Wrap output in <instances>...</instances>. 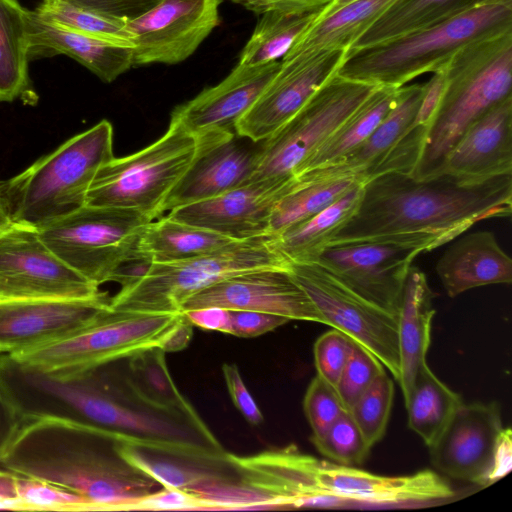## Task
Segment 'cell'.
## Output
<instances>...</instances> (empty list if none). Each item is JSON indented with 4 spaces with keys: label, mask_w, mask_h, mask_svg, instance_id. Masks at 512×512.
Here are the masks:
<instances>
[{
    "label": "cell",
    "mask_w": 512,
    "mask_h": 512,
    "mask_svg": "<svg viewBox=\"0 0 512 512\" xmlns=\"http://www.w3.org/2000/svg\"><path fill=\"white\" fill-rule=\"evenodd\" d=\"M424 84L399 88L397 99L370 136L340 162L303 173L299 182L355 177L365 183L377 176L392 173L391 151L410 130L418 109Z\"/></svg>",
    "instance_id": "cb8c5ba5"
},
{
    "label": "cell",
    "mask_w": 512,
    "mask_h": 512,
    "mask_svg": "<svg viewBox=\"0 0 512 512\" xmlns=\"http://www.w3.org/2000/svg\"><path fill=\"white\" fill-rule=\"evenodd\" d=\"M113 127L103 119L2 182L13 223L40 228L85 205L90 185L113 159Z\"/></svg>",
    "instance_id": "8992f818"
},
{
    "label": "cell",
    "mask_w": 512,
    "mask_h": 512,
    "mask_svg": "<svg viewBox=\"0 0 512 512\" xmlns=\"http://www.w3.org/2000/svg\"><path fill=\"white\" fill-rule=\"evenodd\" d=\"M289 271L323 319L399 376L397 315L362 297L315 262H291Z\"/></svg>",
    "instance_id": "9a60e30c"
},
{
    "label": "cell",
    "mask_w": 512,
    "mask_h": 512,
    "mask_svg": "<svg viewBox=\"0 0 512 512\" xmlns=\"http://www.w3.org/2000/svg\"><path fill=\"white\" fill-rule=\"evenodd\" d=\"M165 354L162 348L153 347L124 358L123 367L129 383L154 408L194 421H203L174 383Z\"/></svg>",
    "instance_id": "e575fe53"
},
{
    "label": "cell",
    "mask_w": 512,
    "mask_h": 512,
    "mask_svg": "<svg viewBox=\"0 0 512 512\" xmlns=\"http://www.w3.org/2000/svg\"><path fill=\"white\" fill-rule=\"evenodd\" d=\"M383 372L385 368L381 362L354 341L349 358L335 386V392L347 412Z\"/></svg>",
    "instance_id": "ee69618b"
},
{
    "label": "cell",
    "mask_w": 512,
    "mask_h": 512,
    "mask_svg": "<svg viewBox=\"0 0 512 512\" xmlns=\"http://www.w3.org/2000/svg\"><path fill=\"white\" fill-rule=\"evenodd\" d=\"M35 11L65 28L132 47L126 20L95 12L63 0H42Z\"/></svg>",
    "instance_id": "ab89813d"
},
{
    "label": "cell",
    "mask_w": 512,
    "mask_h": 512,
    "mask_svg": "<svg viewBox=\"0 0 512 512\" xmlns=\"http://www.w3.org/2000/svg\"><path fill=\"white\" fill-rule=\"evenodd\" d=\"M354 1L356 0H333L325 9L318 13L316 19L325 18L334 13L335 11H337L338 9L342 8L343 6Z\"/></svg>",
    "instance_id": "91938a15"
},
{
    "label": "cell",
    "mask_w": 512,
    "mask_h": 512,
    "mask_svg": "<svg viewBox=\"0 0 512 512\" xmlns=\"http://www.w3.org/2000/svg\"><path fill=\"white\" fill-rule=\"evenodd\" d=\"M290 262L271 235L233 241L210 254L173 263H152L137 274L122 276L120 290L110 297L113 309L145 313H179L195 293L226 278Z\"/></svg>",
    "instance_id": "52a82bcc"
},
{
    "label": "cell",
    "mask_w": 512,
    "mask_h": 512,
    "mask_svg": "<svg viewBox=\"0 0 512 512\" xmlns=\"http://www.w3.org/2000/svg\"><path fill=\"white\" fill-rule=\"evenodd\" d=\"M123 359L55 375L0 354V389L23 418L54 417L106 430L128 444L194 458L227 452L204 421L154 408L129 383Z\"/></svg>",
    "instance_id": "6da1fadb"
},
{
    "label": "cell",
    "mask_w": 512,
    "mask_h": 512,
    "mask_svg": "<svg viewBox=\"0 0 512 512\" xmlns=\"http://www.w3.org/2000/svg\"><path fill=\"white\" fill-rule=\"evenodd\" d=\"M399 88L377 86L353 114L312 154L300 173L336 164L357 149L393 107Z\"/></svg>",
    "instance_id": "836d02e7"
},
{
    "label": "cell",
    "mask_w": 512,
    "mask_h": 512,
    "mask_svg": "<svg viewBox=\"0 0 512 512\" xmlns=\"http://www.w3.org/2000/svg\"><path fill=\"white\" fill-rule=\"evenodd\" d=\"M295 182V187L283 196L273 208L269 235L279 234L285 229L311 218L349 190L363 183L355 177Z\"/></svg>",
    "instance_id": "f35d334b"
},
{
    "label": "cell",
    "mask_w": 512,
    "mask_h": 512,
    "mask_svg": "<svg viewBox=\"0 0 512 512\" xmlns=\"http://www.w3.org/2000/svg\"><path fill=\"white\" fill-rule=\"evenodd\" d=\"M131 510H205L200 501L187 493L162 487L132 505Z\"/></svg>",
    "instance_id": "681fc988"
},
{
    "label": "cell",
    "mask_w": 512,
    "mask_h": 512,
    "mask_svg": "<svg viewBox=\"0 0 512 512\" xmlns=\"http://www.w3.org/2000/svg\"><path fill=\"white\" fill-rule=\"evenodd\" d=\"M106 293L86 299L0 301V354L58 341L93 322L109 307Z\"/></svg>",
    "instance_id": "ffe728a7"
},
{
    "label": "cell",
    "mask_w": 512,
    "mask_h": 512,
    "mask_svg": "<svg viewBox=\"0 0 512 512\" xmlns=\"http://www.w3.org/2000/svg\"><path fill=\"white\" fill-rule=\"evenodd\" d=\"M231 318L230 335L240 338H254L289 322L285 317L248 310H229Z\"/></svg>",
    "instance_id": "7dc6e473"
},
{
    "label": "cell",
    "mask_w": 512,
    "mask_h": 512,
    "mask_svg": "<svg viewBox=\"0 0 512 512\" xmlns=\"http://www.w3.org/2000/svg\"><path fill=\"white\" fill-rule=\"evenodd\" d=\"M348 51L334 50L280 61L277 73L238 121L236 135L254 143L270 137L338 73Z\"/></svg>",
    "instance_id": "ac0fdd59"
},
{
    "label": "cell",
    "mask_w": 512,
    "mask_h": 512,
    "mask_svg": "<svg viewBox=\"0 0 512 512\" xmlns=\"http://www.w3.org/2000/svg\"><path fill=\"white\" fill-rule=\"evenodd\" d=\"M444 68L445 92L410 174L415 179L441 174L449 152L468 128L512 96V30L466 44Z\"/></svg>",
    "instance_id": "277c9868"
},
{
    "label": "cell",
    "mask_w": 512,
    "mask_h": 512,
    "mask_svg": "<svg viewBox=\"0 0 512 512\" xmlns=\"http://www.w3.org/2000/svg\"><path fill=\"white\" fill-rule=\"evenodd\" d=\"M446 88L444 66L433 72L432 77L424 83L422 97L416 111L413 125L428 128L435 117Z\"/></svg>",
    "instance_id": "f907efd6"
},
{
    "label": "cell",
    "mask_w": 512,
    "mask_h": 512,
    "mask_svg": "<svg viewBox=\"0 0 512 512\" xmlns=\"http://www.w3.org/2000/svg\"><path fill=\"white\" fill-rule=\"evenodd\" d=\"M222 373L234 406L251 425L262 424L263 414L244 384L237 365L223 364Z\"/></svg>",
    "instance_id": "c3c4849f"
},
{
    "label": "cell",
    "mask_w": 512,
    "mask_h": 512,
    "mask_svg": "<svg viewBox=\"0 0 512 512\" xmlns=\"http://www.w3.org/2000/svg\"><path fill=\"white\" fill-rule=\"evenodd\" d=\"M24 418L0 389V460L15 438Z\"/></svg>",
    "instance_id": "db71d44e"
},
{
    "label": "cell",
    "mask_w": 512,
    "mask_h": 512,
    "mask_svg": "<svg viewBox=\"0 0 512 512\" xmlns=\"http://www.w3.org/2000/svg\"><path fill=\"white\" fill-rule=\"evenodd\" d=\"M74 5L129 20L156 5L159 0H63Z\"/></svg>",
    "instance_id": "816d5d0a"
},
{
    "label": "cell",
    "mask_w": 512,
    "mask_h": 512,
    "mask_svg": "<svg viewBox=\"0 0 512 512\" xmlns=\"http://www.w3.org/2000/svg\"><path fill=\"white\" fill-rule=\"evenodd\" d=\"M280 68V61L259 66L237 64L218 84L179 105L171 118L194 134L229 133Z\"/></svg>",
    "instance_id": "7402d4cb"
},
{
    "label": "cell",
    "mask_w": 512,
    "mask_h": 512,
    "mask_svg": "<svg viewBox=\"0 0 512 512\" xmlns=\"http://www.w3.org/2000/svg\"><path fill=\"white\" fill-rule=\"evenodd\" d=\"M295 187L249 181L217 197L176 208L167 216L233 240L269 235L275 204Z\"/></svg>",
    "instance_id": "44dd1931"
},
{
    "label": "cell",
    "mask_w": 512,
    "mask_h": 512,
    "mask_svg": "<svg viewBox=\"0 0 512 512\" xmlns=\"http://www.w3.org/2000/svg\"><path fill=\"white\" fill-rule=\"evenodd\" d=\"M446 243L443 237L433 233L331 243L312 262L362 297L397 315L412 261L420 253Z\"/></svg>",
    "instance_id": "4fadbf2b"
},
{
    "label": "cell",
    "mask_w": 512,
    "mask_h": 512,
    "mask_svg": "<svg viewBox=\"0 0 512 512\" xmlns=\"http://www.w3.org/2000/svg\"><path fill=\"white\" fill-rule=\"evenodd\" d=\"M292 488L296 509L423 506L455 495L448 482L429 469L383 476L299 450L294 455Z\"/></svg>",
    "instance_id": "9c48e42d"
},
{
    "label": "cell",
    "mask_w": 512,
    "mask_h": 512,
    "mask_svg": "<svg viewBox=\"0 0 512 512\" xmlns=\"http://www.w3.org/2000/svg\"><path fill=\"white\" fill-rule=\"evenodd\" d=\"M29 14L18 0H0V102L37 99L28 73Z\"/></svg>",
    "instance_id": "1f68e13d"
},
{
    "label": "cell",
    "mask_w": 512,
    "mask_h": 512,
    "mask_svg": "<svg viewBox=\"0 0 512 512\" xmlns=\"http://www.w3.org/2000/svg\"><path fill=\"white\" fill-rule=\"evenodd\" d=\"M121 455L151 476L164 488L189 494L202 503L205 510H214L225 487L239 479L229 458H194L148 449L121 441Z\"/></svg>",
    "instance_id": "603a6c76"
},
{
    "label": "cell",
    "mask_w": 512,
    "mask_h": 512,
    "mask_svg": "<svg viewBox=\"0 0 512 512\" xmlns=\"http://www.w3.org/2000/svg\"><path fill=\"white\" fill-rule=\"evenodd\" d=\"M12 223L13 222L2 189V182H0V233L8 228Z\"/></svg>",
    "instance_id": "680465c9"
},
{
    "label": "cell",
    "mask_w": 512,
    "mask_h": 512,
    "mask_svg": "<svg viewBox=\"0 0 512 512\" xmlns=\"http://www.w3.org/2000/svg\"><path fill=\"white\" fill-rule=\"evenodd\" d=\"M333 0H232L245 9L261 15L268 11L294 14L317 13L325 9Z\"/></svg>",
    "instance_id": "f5cc1de1"
},
{
    "label": "cell",
    "mask_w": 512,
    "mask_h": 512,
    "mask_svg": "<svg viewBox=\"0 0 512 512\" xmlns=\"http://www.w3.org/2000/svg\"><path fill=\"white\" fill-rule=\"evenodd\" d=\"M219 307L279 315L288 320L323 323V319L289 268L261 269L242 273L190 296L181 312Z\"/></svg>",
    "instance_id": "d6986e66"
},
{
    "label": "cell",
    "mask_w": 512,
    "mask_h": 512,
    "mask_svg": "<svg viewBox=\"0 0 512 512\" xmlns=\"http://www.w3.org/2000/svg\"><path fill=\"white\" fill-rule=\"evenodd\" d=\"M399 0H356L331 15L315 19L281 61L312 57L352 45Z\"/></svg>",
    "instance_id": "f546056e"
},
{
    "label": "cell",
    "mask_w": 512,
    "mask_h": 512,
    "mask_svg": "<svg viewBox=\"0 0 512 512\" xmlns=\"http://www.w3.org/2000/svg\"><path fill=\"white\" fill-rule=\"evenodd\" d=\"M434 293L424 272L410 266L397 314L399 376L404 399L409 395L420 370L427 365L431 324L435 314Z\"/></svg>",
    "instance_id": "f1b7e54d"
},
{
    "label": "cell",
    "mask_w": 512,
    "mask_h": 512,
    "mask_svg": "<svg viewBox=\"0 0 512 512\" xmlns=\"http://www.w3.org/2000/svg\"><path fill=\"white\" fill-rule=\"evenodd\" d=\"M233 240L167 215L152 220L142 232L135 261L144 265L173 263L215 252Z\"/></svg>",
    "instance_id": "4dcf8cb0"
},
{
    "label": "cell",
    "mask_w": 512,
    "mask_h": 512,
    "mask_svg": "<svg viewBox=\"0 0 512 512\" xmlns=\"http://www.w3.org/2000/svg\"><path fill=\"white\" fill-rule=\"evenodd\" d=\"M512 30V0H481L473 7L392 40L348 51L338 74L400 88L441 69L466 44Z\"/></svg>",
    "instance_id": "5b68a950"
},
{
    "label": "cell",
    "mask_w": 512,
    "mask_h": 512,
    "mask_svg": "<svg viewBox=\"0 0 512 512\" xmlns=\"http://www.w3.org/2000/svg\"><path fill=\"white\" fill-rule=\"evenodd\" d=\"M257 153L258 150L239 143L236 135L206 147L168 194L162 215L248 183L255 170Z\"/></svg>",
    "instance_id": "d4e9b609"
},
{
    "label": "cell",
    "mask_w": 512,
    "mask_h": 512,
    "mask_svg": "<svg viewBox=\"0 0 512 512\" xmlns=\"http://www.w3.org/2000/svg\"><path fill=\"white\" fill-rule=\"evenodd\" d=\"M121 441L106 430L71 420L24 418L0 467L77 493L95 511H130L163 486L121 455Z\"/></svg>",
    "instance_id": "3957f363"
},
{
    "label": "cell",
    "mask_w": 512,
    "mask_h": 512,
    "mask_svg": "<svg viewBox=\"0 0 512 512\" xmlns=\"http://www.w3.org/2000/svg\"><path fill=\"white\" fill-rule=\"evenodd\" d=\"M151 221L135 210L83 205L38 231L61 260L100 287L135 261L137 243Z\"/></svg>",
    "instance_id": "8fae6325"
},
{
    "label": "cell",
    "mask_w": 512,
    "mask_h": 512,
    "mask_svg": "<svg viewBox=\"0 0 512 512\" xmlns=\"http://www.w3.org/2000/svg\"><path fill=\"white\" fill-rule=\"evenodd\" d=\"M481 0H399L349 49L368 48L461 13Z\"/></svg>",
    "instance_id": "d590c367"
},
{
    "label": "cell",
    "mask_w": 512,
    "mask_h": 512,
    "mask_svg": "<svg viewBox=\"0 0 512 512\" xmlns=\"http://www.w3.org/2000/svg\"><path fill=\"white\" fill-rule=\"evenodd\" d=\"M442 173L472 181L512 174V96L468 128L449 152Z\"/></svg>",
    "instance_id": "484cf974"
},
{
    "label": "cell",
    "mask_w": 512,
    "mask_h": 512,
    "mask_svg": "<svg viewBox=\"0 0 512 512\" xmlns=\"http://www.w3.org/2000/svg\"><path fill=\"white\" fill-rule=\"evenodd\" d=\"M63 54L104 82H112L134 65L132 47L92 37L29 14V58Z\"/></svg>",
    "instance_id": "4316f807"
},
{
    "label": "cell",
    "mask_w": 512,
    "mask_h": 512,
    "mask_svg": "<svg viewBox=\"0 0 512 512\" xmlns=\"http://www.w3.org/2000/svg\"><path fill=\"white\" fill-rule=\"evenodd\" d=\"M18 499L28 511H95L85 497L62 487L17 476Z\"/></svg>",
    "instance_id": "7bdbcfd3"
},
{
    "label": "cell",
    "mask_w": 512,
    "mask_h": 512,
    "mask_svg": "<svg viewBox=\"0 0 512 512\" xmlns=\"http://www.w3.org/2000/svg\"><path fill=\"white\" fill-rule=\"evenodd\" d=\"M408 426L430 447L464 403L425 365L407 396Z\"/></svg>",
    "instance_id": "8d00e7d4"
},
{
    "label": "cell",
    "mask_w": 512,
    "mask_h": 512,
    "mask_svg": "<svg viewBox=\"0 0 512 512\" xmlns=\"http://www.w3.org/2000/svg\"><path fill=\"white\" fill-rule=\"evenodd\" d=\"M222 0H159L126 20L134 64H177L190 57L218 26Z\"/></svg>",
    "instance_id": "e0dca14e"
},
{
    "label": "cell",
    "mask_w": 512,
    "mask_h": 512,
    "mask_svg": "<svg viewBox=\"0 0 512 512\" xmlns=\"http://www.w3.org/2000/svg\"><path fill=\"white\" fill-rule=\"evenodd\" d=\"M189 321L201 329L230 334V311L219 307H207L183 312Z\"/></svg>",
    "instance_id": "11a10c76"
},
{
    "label": "cell",
    "mask_w": 512,
    "mask_h": 512,
    "mask_svg": "<svg viewBox=\"0 0 512 512\" xmlns=\"http://www.w3.org/2000/svg\"><path fill=\"white\" fill-rule=\"evenodd\" d=\"M193 324L184 314L182 321L165 342L162 349L167 352H177L185 349L193 336Z\"/></svg>",
    "instance_id": "9f6ffc18"
},
{
    "label": "cell",
    "mask_w": 512,
    "mask_h": 512,
    "mask_svg": "<svg viewBox=\"0 0 512 512\" xmlns=\"http://www.w3.org/2000/svg\"><path fill=\"white\" fill-rule=\"evenodd\" d=\"M376 87L335 74L291 119L261 142L250 181L295 183L312 154Z\"/></svg>",
    "instance_id": "7c38bea8"
},
{
    "label": "cell",
    "mask_w": 512,
    "mask_h": 512,
    "mask_svg": "<svg viewBox=\"0 0 512 512\" xmlns=\"http://www.w3.org/2000/svg\"><path fill=\"white\" fill-rule=\"evenodd\" d=\"M184 316L109 307L79 331L48 344L11 354L19 361L55 375H70L162 348Z\"/></svg>",
    "instance_id": "30bf717a"
},
{
    "label": "cell",
    "mask_w": 512,
    "mask_h": 512,
    "mask_svg": "<svg viewBox=\"0 0 512 512\" xmlns=\"http://www.w3.org/2000/svg\"><path fill=\"white\" fill-rule=\"evenodd\" d=\"M511 434L498 403H463L429 447L431 462L451 478L490 485L511 470Z\"/></svg>",
    "instance_id": "5bb4252c"
},
{
    "label": "cell",
    "mask_w": 512,
    "mask_h": 512,
    "mask_svg": "<svg viewBox=\"0 0 512 512\" xmlns=\"http://www.w3.org/2000/svg\"><path fill=\"white\" fill-rule=\"evenodd\" d=\"M318 13L268 11L261 14L240 54L238 64L259 66L281 61L295 41L313 23Z\"/></svg>",
    "instance_id": "74e56055"
},
{
    "label": "cell",
    "mask_w": 512,
    "mask_h": 512,
    "mask_svg": "<svg viewBox=\"0 0 512 512\" xmlns=\"http://www.w3.org/2000/svg\"><path fill=\"white\" fill-rule=\"evenodd\" d=\"M101 293L46 245L37 228L12 223L0 233V301L86 299Z\"/></svg>",
    "instance_id": "2e32d148"
},
{
    "label": "cell",
    "mask_w": 512,
    "mask_h": 512,
    "mask_svg": "<svg viewBox=\"0 0 512 512\" xmlns=\"http://www.w3.org/2000/svg\"><path fill=\"white\" fill-rule=\"evenodd\" d=\"M236 134H194L171 118L168 129L147 147L114 157L100 168L85 205L130 209L152 220L195 158L206 147Z\"/></svg>",
    "instance_id": "ba28073f"
},
{
    "label": "cell",
    "mask_w": 512,
    "mask_h": 512,
    "mask_svg": "<svg viewBox=\"0 0 512 512\" xmlns=\"http://www.w3.org/2000/svg\"><path fill=\"white\" fill-rule=\"evenodd\" d=\"M18 499L17 475L0 467V502Z\"/></svg>",
    "instance_id": "6f0895ef"
},
{
    "label": "cell",
    "mask_w": 512,
    "mask_h": 512,
    "mask_svg": "<svg viewBox=\"0 0 512 512\" xmlns=\"http://www.w3.org/2000/svg\"><path fill=\"white\" fill-rule=\"evenodd\" d=\"M353 343L350 337L334 328L322 334L314 344L317 375L334 389L349 358Z\"/></svg>",
    "instance_id": "bcb514c9"
},
{
    "label": "cell",
    "mask_w": 512,
    "mask_h": 512,
    "mask_svg": "<svg viewBox=\"0 0 512 512\" xmlns=\"http://www.w3.org/2000/svg\"><path fill=\"white\" fill-rule=\"evenodd\" d=\"M393 397L394 384L385 371L373 381L348 412L371 448L386 432Z\"/></svg>",
    "instance_id": "60d3db41"
},
{
    "label": "cell",
    "mask_w": 512,
    "mask_h": 512,
    "mask_svg": "<svg viewBox=\"0 0 512 512\" xmlns=\"http://www.w3.org/2000/svg\"><path fill=\"white\" fill-rule=\"evenodd\" d=\"M303 408L312 437L322 435L341 415L347 412L335 389L316 375L310 382L303 400Z\"/></svg>",
    "instance_id": "f6af8a7d"
},
{
    "label": "cell",
    "mask_w": 512,
    "mask_h": 512,
    "mask_svg": "<svg viewBox=\"0 0 512 512\" xmlns=\"http://www.w3.org/2000/svg\"><path fill=\"white\" fill-rule=\"evenodd\" d=\"M511 211L512 174L472 181L448 173L425 179L387 173L363 183L356 210L328 244L408 233L450 242L475 223Z\"/></svg>",
    "instance_id": "7a4b0ae2"
},
{
    "label": "cell",
    "mask_w": 512,
    "mask_h": 512,
    "mask_svg": "<svg viewBox=\"0 0 512 512\" xmlns=\"http://www.w3.org/2000/svg\"><path fill=\"white\" fill-rule=\"evenodd\" d=\"M311 441L323 456L348 466L361 465L371 449L348 412L341 415L322 435L311 437Z\"/></svg>",
    "instance_id": "b9f144b4"
},
{
    "label": "cell",
    "mask_w": 512,
    "mask_h": 512,
    "mask_svg": "<svg viewBox=\"0 0 512 512\" xmlns=\"http://www.w3.org/2000/svg\"><path fill=\"white\" fill-rule=\"evenodd\" d=\"M363 183L355 186L327 208L276 235V248L291 262H312L356 210Z\"/></svg>",
    "instance_id": "d6a6232c"
},
{
    "label": "cell",
    "mask_w": 512,
    "mask_h": 512,
    "mask_svg": "<svg viewBox=\"0 0 512 512\" xmlns=\"http://www.w3.org/2000/svg\"><path fill=\"white\" fill-rule=\"evenodd\" d=\"M436 272L449 297L470 289L512 282V260L490 231L470 233L441 256Z\"/></svg>",
    "instance_id": "83f0119b"
}]
</instances>
